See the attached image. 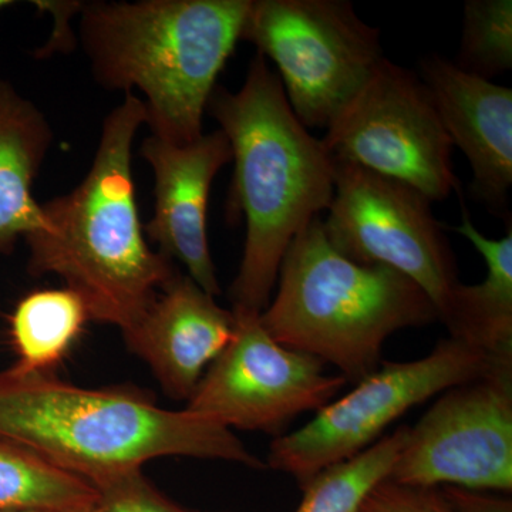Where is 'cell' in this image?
<instances>
[{
  "instance_id": "cell-7",
  "label": "cell",
  "mask_w": 512,
  "mask_h": 512,
  "mask_svg": "<svg viewBox=\"0 0 512 512\" xmlns=\"http://www.w3.org/2000/svg\"><path fill=\"white\" fill-rule=\"evenodd\" d=\"M495 359L448 336L421 359L382 363L355 389L318 410L302 429L272 441L266 468L288 474L303 488L320 471L372 447L413 407L483 376Z\"/></svg>"
},
{
  "instance_id": "cell-16",
  "label": "cell",
  "mask_w": 512,
  "mask_h": 512,
  "mask_svg": "<svg viewBox=\"0 0 512 512\" xmlns=\"http://www.w3.org/2000/svg\"><path fill=\"white\" fill-rule=\"evenodd\" d=\"M461 221L453 227L480 252L487 265L481 284H460L441 322L450 338L491 357L512 356V229L501 239L481 234L463 202Z\"/></svg>"
},
{
  "instance_id": "cell-3",
  "label": "cell",
  "mask_w": 512,
  "mask_h": 512,
  "mask_svg": "<svg viewBox=\"0 0 512 512\" xmlns=\"http://www.w3.org/2000/svg\"><path fill=\"white\" fill-rule=\"evenodd\" d=\"M0 436L90 483L160 457L266 468L234 431L130 389H84L52 373L0 372Z\"/></svg>"
},
{
  "instance_id": "cell-9",
  "label": "cell",
  "mask_w": 512,
  "mask_h": 512,
  "mask_svg": "<svg viewBox=\"0 0 512 512\" xmlns=\"http://www.w3.org/2000/svg\"><path fill=\"white\" fill-rule=\"evenodd\" d=\"M335 191L323 229L357 264L382 265L426 292L439 320L458 285L456 258L429 198L416 188L348 161L333 160Z\"/></svg>"
},
{
  "instance_id": "cell-14",
  "label": "cell",
  "mask_w": 512,
  "mask_h": 512,
  "mask_svg": "<svg viewBox=\"0 0 512 512\" xmlns=\"http://www.w3.org/2000/svg\"><path fill=\"white\" fill-rule=\"evenodd\" d=\"M234 332V313L178 272L123 338L167 396L188 402Z\"/></svg>"
},
{
  "instance_id": "cell-13",
  "label": "cell",
  "mask_w": 512,
  "mask_h": 512,
  "mask_svg": "<svg viewBox=\"0 0 512 512\" xmlns=\"http://www.w3.org/2000/svg\"><path fill=\"white\" fill-rule=\"evenodd\" d=\"M453 147L473 171L471 192L493 214L507 217L512 185V90L463 72L443 56L420 62Z\"/></svg>"
},
{
  "instance_id": "cell-23",
  "label": "cell",
  "mask_w": 512,
  "mask_h": 512,
  "mask_svg": "<svg viewBox=\"0 0 512 512\" xmlns=\"http://www.w3.org/2000/svg\"><path fill=\"white\" fill-rule=\"evenodd\" d=\"M440 493L456 512H512L511 498L498 497L487 491L446 485L441 487Z\"/></svg>"
},
{
  "instance_id": "cell-22",
  "label": "cell",
  "mask_w": 512,
  "mask_h": 512,
  "mask_svg": "<svg viewBox=\"0 0 512 512\" xmlns=\"http://www.w3.org/2000/svg\"><path fill=\"white\" fill-rule=\"evenodd\" d=\"M360 512H456L439 488L407 487L386 480L366 498Z\"/></svg>"
},
{
  "instance_id": "cell-11",
  "label": "cell",
  "mask_w": 512,
  "mask_h": 512,
  "mask_svg": "<svg viewBox=\"0 0 512 512\" xmlns=\"http://www.w3.org/2000/svg\"><path fill=\"white\" fill-rule=\"evenodd\" d=\"M232 311V309H231ZM235 332L185 409L227 429L279 434L299 414L318 412L348 380L316 357L276 342L254 313L232 311Z\"/></svg>"
},
{
  "instance_id": "cell-6",
  "label": "cell",
  "mask_w": 512,
  "mask_h": 512,
  "mask_svg": "<svg viewBox=\"0 0 512 512\" xmlns=\"http://www.w3.org/2000/svg\"><path fill=\"white\" fill-rule=\"evenodd\" d=\"M241 40L275 63L306 128H328L384 59L380 30L346 0H251Z\"/></svg>"
},
{
  "instance_id": "cell-17",
  "label": "cell",
  "mask_w": 512,
  "mask_h": 512,
  "mask_svg": "<svg viewBox=\"0 0 512 512\" xmlns=\"http://www.w3.org/2000/svg\"><path fill=\"white\" fill-rule=\"evenodd\" d=\"M100 494L32 448L0 436V512H94Z\"/></svg>"
},
{
  "instance_id": "cell-20",
  "label": "cell",
  "mask_w": 512,
  "mask_h": 512,
  "mask_svg": "<svg viewBox=\"0 0 512 512\" xmlns=\"http://www.w3.org/2000/svg\"><path fill=\"white\" fill-rule=\"evenodd\" d=\"M454 66L493 82L512 67L511 0H467Z\"/></svg>"
},
{
  "instance_id": "cell-4",
  "label": "cell",
  "mask_w": 512,
  "mask_h": 512,
  "mask_svg": "<svg viewBox=\"0 0 512 512\" xmlns=\"http://www.w3.org/2000/svg\"><path fill=\"white\" fill-rule=\"evenodd\" d=\"M251 0L83 2L80 42L103 89L141 92L151 134L202 136L217 79L241 40Z\"/></svg>"
},
{
  "instance_id": "cell-12",
  "label": "cell",
  "mask_w": 512,
  "mask_h": 512,
  "mask_svg": "<svg viewBox=\"0 0 512 512\" xmlns=\"http://www.w3.org/2000/svg\"><path fill=\"white\" fill-rule=\"evenodd\" d=\"M141 156L154 174V215L144 232L158 252L180 262L211 296L221 293L207 232L208 202L218 171L231 163L227 136L218 128L191 143L144 138Z\"/></svg>"
},
{
  "instance_id": "cell-1",
  "label": "cell",
  "mask_w": 512,
  "mask_h": 512,
  "mask_svg": "<svg viewBox=\"0 0 512 512\" xmlns=\"http://www.w3.org/2000/svg\"><path fill=\"white\" fill-rule=\"evenodd\" d=\"M207 111L231 144L229 221L242 215L247 222L241 265L229 288L232 311L261 315L289 245L328 211L335 164L322 140L295 116L278 74L259 53L241 89L215 87Z\"/></svg>"
},
{
  "instance_id": "cell-25",
  "label": "cell",
  "mask_w": 512,
  "mask_h": 512,
  "mask_svg": "<svg viewBox=\"0 0 512 512\" xmlns=\"http://www.w3.org/2000/svg\"><path fill=\"white\" fill-rule=\"evenodd\" d=\"M94 512H100V510L99 511H94Z\"/></svg>"
},
{
  "instance_id": "cell-5",
  "label": "cell",
  "mask_w": 512,
  "mask_h": 512,
  "mask_svg": "<svg viewBox=\"0 0 512 512\" xmlns=\"http://www.w3.org/2000/svg\"><path fill=\"white\" fill-rule=\"evenodd\" d=\"M276 282L274 301L259 316L266 332L286 348L335 366L348 383L382 365L384 343L393 333L439 320L412 279L336 251L322 217L293 239Z\"/></svg>"
},
{
  "instance_id": "cell-24",
  "label": "cell",
  "mask_w": 512,
  "mask_h": 512,
  "mask_svg": "<svg viewBox=\"0 0 512 512\" xmlns=\"http://www.w3.org/2000/svg\"><path fill=\"white\" fill-rule=\"evenodd\" d=\"M13 2H10V0H0V9L9 8V6H12Z\"/></svg>"
},
{
  "instance_id": "cell-18",
  "label": "cell",
  "mask_w": 512,
  "mask_h": 512,
  "mask_svg": "<svg viewBox=\"0 0 512 512\" xmlns=\"http://www.w3.org/2000/svg\"><path fill=\"white\" fill-rule=\"evenodd\" d=\"M89 320L82 298L69 288L29 293L10 315V339L18 355L13 369L52 373L79 340Z\"/></svg>"
},
{
  "instance_id": "cell-21",
  "label": "cell",
  "mask_w": 512,
  "mask_h": 512,
  "mask_svg": "<svg viewBox=\"0 0 512 512\" xmlns=\"http://www.w3.org/2000/svg\"><path fill=\"white\" fill-rule=\"evenodd\" d=\"M93 485L100 494V512H192L165 497L143 468L111 474Z\"/></svg>"
},
{
  "instance_id": "cell-8",
  "label": "cell",
  "mask_w": 512,
  "mask_h": 512,
  "mask_svg": "<svg viewBox=\"0 0 512 512\" xmlns=\"http://www.w3.org/2000/svg\"><path fill=\"white\" fill-rule=\"evenodd\" d=\"M326 130L333 160L410 185L431 202L460 191L453 143L429 87L386 57Z\"/></svg>"
},
{
  "instance_id": "cell-19",
  "label": "cell",
  "mask_w": 512,
  "mask_h": 512,
  "mask_svg": "<svg viewBox=\"0 0 512 512\" xmlns=\"http://www.w3.org/2000/svg\"><path fill=\"white\" fill-rule=\"evenodd\" d=\"M409 426L399 427L363 453L320 471L302 488L295 512H360L369 494L389 478L402 453Z\"/></svg>"
},
{
  "instance_id": "cell-15",
  "label": "cell",
  "mask_w": 512,
  "mask_h": 512,
  "mask_svg": "<svg viewBox=\"0 0 512 512\" xmlns=\"http://www.w3.org/2000/svg\"><path fill=\"white\" fill-rule=\"evenodd\" d=\"M53 143V131L32 101L0 80V254L42 228L33 183Z\"/></svg>"
},
{
  "instance_id": "cell-2",
  "label": "cell",
  "mask_w": 512,
  "mask_h": 512,
  "mask_svg": "<svg viewBox=\"0 0 512 512\" xmlns=\"http://www.w3.org/2000/svg\"><path fill=\"white\" fill-rule=\"evenodd\" d=\"M146 106L126 93L101 126L92 167L69 194L42 204V228L25 238L29 272L57 275L82 298L90 320L130 329L178 269L153 251L140 220L134 138Z\"/></svg>"
},
{
  "instance_id": "cell-10",
  "label": "cell",
  "mask_w": 512,
  "mask_h": 512,
  "mask_svg": "<svg viewBox=\"0 0 512 512\" xmlns=\"http://www.w3.org/2000/svg\"><path fill=\"white\" fill-rule=\"evenodd\" d=\"M387 480L407 487L446 485L512 490V356L451 387L409 427Z\"/></svg>"
}]
</instances>
